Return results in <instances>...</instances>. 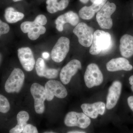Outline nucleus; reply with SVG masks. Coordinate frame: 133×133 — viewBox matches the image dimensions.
Returning <instances> with one entry per match:
<instances>
[{"mask_svg": "<svg viewBox=\"0 0 133 133\" xmlns=\"http://www.w3.org/2000/svg\"><path fill=\"white\" fill-rule=\"evenodd\" d=\"M111 36L109 33L97 30L94 32L91 46L89 52L91 55H95L101 51L106 50L111 47Z\"/></svg>", "mask_w": 133, "mask_h": 133, "instance_id": "1", "label": "nucleus"}, {"mask_svg": "<svg viewBox=\"0 0 133 133\" xmlns=\"http://www.w3.org/2000/svg\"><path fill=\"white\" fill-rule=\"evenodd\" d=\"M116 8L115 3L107 2L97 13L96 19L101 28L108 29L111 28L113 22L111 16L115 12Z\"/></svg>", "mask_w": 133, "mask_h": 133, "instance_id": "2", "label": "nucleus"}, {"mask_svg": "<svg viewBox=\"0 0 133 133\" xmlns=\"http://www.w3.org/2000/svg\"><path fill=\"white\" fill-rule=\"evenodd\" d=\"M25 78L23 72L19 68H16L12 72L5 84L6 92L18 93L21 90Z\"/></svg>", "mask_w": 133, "mask_h": 133, "instance_id": "3", "label": "nucleus"}, {"mask_svg": "<svg viewBox=\"0 0 133 133\" xmlns=\"http://www.w3.org/2000/svg\"><path fill=\"white\" fill-rule=\"evenodd\" d=\"M103 75L97 65L91 63L87 67L84 79L86 85L91 88L101 84L103 81Z\"/></svg>", "mask_w": 133, "mask_h": 133, "instance_id": "4", "label": "nucleus"}, {"mask_svg": "<svg viewBox=\"0 0 133 133\" xmlns=\"http://www.w3.org/2000/svg\"><path fill=\"white\" fill-rule=\"evenodd\" d=\"M73 33L78 38V42L85 47H89L92 45L93 38V29L85 23H80L73 30Z\"/></svg>", "mask_w": 133, "mask_h": 133, "instance_id": "5", "label": "nucleus"}, {"mask_svg": "<svg viewBox=\"0 0 133 133\" xmlns=\"http://www.w3.org/2000/svg\"><path fill=\"white\" fill-rule=\"evenodd\" d=\"M30 92L34 99V107L36 112L42 114L45 110L44 102L46 99L45 88L37 83L32 84Z\"/></svg>", "mask_w": 133, "mask_h": 133, "instance_id": "6", "label": "nucleus"}, {"mask_svg": "<svg viewBox=\"0 0 133 133\" xmlns=\"http://www.w3.org/2000/svg\"><path fill=\"white\" fill-rule=\"evenodd\" d=\"M45 89L46 99L48 101H52L55 96L59 98H64L68 94L66 88L61 82L53 79L46 83Z\"/></svg>", "mask_w": 133, "mask_h": 133, "instance_id": "7", "label": "nucleus"}, {"mask_svg": "<svg viewBox=\"0 0 133 133\" xmlns=\"http://www.w3.org/2000/svg\"><path fill=\"white\" fill-rule=\"evenodd\" d=\"M70 41L67 37H61L52 48L51 57L52 60L56 63H60L66 57L70 50Z\"/></svg>", "mask_w": 133, "mask_h": 133, "instance_id": "8", "label": "nucleus"}, {"mask_svg": "<svg viewBox=\"0 0 133 133\" xmlns=\"http://www.w3.org/2000/svg\"><path fill=\"white\" fill-rule=\"evenodd\" d=\"M65 125L69 127H78L85 129L90 125L91 121L84 113L71 111L66 114L64 120Z\"/></svg>", "mask_w": 133, "mask_h": 133, "instance_id": "9", "label": "nucleus"}, {"mask_svg": "<svg viewBox=\"0 0 133 133\" xmlns=\"http://www.w3.org/2000/svg\"><path fill=\"white\" fill-rule=\"evenodd\" d=\"M81 67V62L78 59H72L61 70L59 77L62 83L65 85L69 84L72 77Z\"/></svg>", "mask_w": 133, "mask_h": 133, "instance_id": "10", "label": "nucleus"}, {"mask_svg": "<svg viewBox=\"0 0 133 133\" xmlns=\"http://www.w3.org/2000/svg\"><path fill=\"white\" fill-rule=\"evenodd\" d=\"M21 29L23 33H28L29 38L32 41L37 39L41 35L44 34L46 30L44 26L34 21L23 22L21 24Z\"/></svg>", "mask_w": 133, "mask_h": 133, "instance_id": "11", "label": "nucleus"}, {"mask_svg": "<svg viewBox=\"0 0 133 133\" xmlns=\"http://www.w3.org/2000/svg\"><path fill=\"white\" fill-rule=\"evenodd\" d=\"M19 61L23 69L27 71H31L35 64L33 52L29 47L19 48L17 50Z\"/></svg>", "mask_w": 133, "mask_h": 133, "instance_id": "12", "label": "nucleus"}, {"mask_svg": "<svg viewBox=\"0 0 133 133\" xmlns=\"http://www.w3.org/2000/svg\"><path fill=\"white\" fill-rule=\"evenodd\" d=\"M122 84L120 81H115L112 83L108 90L107 98L106 107L111 109L116 106L121 94Z\"/></svg>", "mask_w": 133, "mask_h": 133, "instance_id": "13", "label": "nucleus"}, {"mask_svg": "<svg viewBox=\"0 0 133 133\" xmlns=\"http://www.w3.org/2000/svg\"><path fill=\"white\" fill-rule=\"evenodd\" d=\"M81 108L86 115L91 118L96 119L99 115H103L104 114L105 105L104 102L99 101L93 104H83Z\"/></svg>", "mask_w": 133, "mask_h": 133, "instance_id": "14", "label": "nucleus"}, {"mask_svg": "<svg viewBox=\"0 0 133 133\" xmlns=\"http://www.w3.org/2000/svg\"><path fill=\"white\" fill-rule=\"evenodd\" d=\"M79 22V17L76 13L70 11L59 16L55 21L56 28L58 31L63 30V26L65 23H69L73 26L77 25Z\"/></svg>", "mask_w": 133, "mask_h": 133, "instance_id": "15", "label": "nucleus"}, {"mask_svg": "<svg viewBox=\"0 0 133 133\" xmlns=\"http://www.w3.org/2000/svg\"><path fill=\"white\" fill-rule=\"evenodd\" d=\"M107 69L109 71L115 72L120 70L129 71L133 69V66L129 61L124 57L113 58L106 64Z\"/></svg>", "mask_w": 133, "mask_h": 133, "instance_id": "16", "label": "nucleus"}, {"mask_svg": "<svg viewBox=\"0 0 133 133\" xmlns=\"http://www.w3.org/2000/svg\"><path fill=\"white\" fill-rule=\"evenodd\" d=\"M36 70L39 77L48 79L56 78L58 75V71L56 69L48 68L44 59L41 58H38L36 62Z\"/></svg>", "mask_w": 133, "mask_h": 133, "instance_id": "17", "label": "nucleus"}, {"mask_svg": "<svg viewBox=\"0 0 133 133\" xmlns=\"http://www.w3.org/2000/svg\"><path fill=\"white\" fill-rule=\"evenodd\" d=\"M119 49L122 56L127 58L133 55V37L125 34L122 36L120 41Z\"/></svg>", "mask_w": 133, "mask_h": 133, "instance_id": "18", "label": "nucleus"}, {"mask_svg": "<svg viewBox=\"0 0 133 133\" xmlns=\"http://www.w3.org/2000/svg\"><path fill=\"white\" fill-rule=\"evenodd\" d=\"M17 124L15 127L10 129L9 133H22L24 130L27 122L29 119V115L27 112L21 111L18 113L17 115Z\"/></svg>", "mask_w": 133, "mask_h": 133, "instance_id": "19", "label": "nucleus"}, {"mask_svg": "<svg viewBox=\"0 0 133 133\" xmlns=\"http://www.w3.org/2000/svg\"><path fill=\"white\" fill-rule=\"evenodd\" d=\"M57 0H47L46 9L49 13L54 14L58 11L64 10L69 4V0H61L57 2Z\"/></svg>", "mask_w": 133, "mask_h": 133, "instance_id": "20", "label": "nucleus"}, {"mask_svg": "<svg viewBox=\"0 0 133 133\" xmlns=\"http://www.w3.org/2000/svg\"><path fill=\"white\" fill-rule=\"evenodd\" d=\"M24 14L16 11L13 8L9 7L5 9V19L9 23H14L21 21L24 18Z\"/></svg>", "mask_w": 133, "mask_h": 133, "instance_id": "21", "label": "nucleus"}, {"mask_svg": "<svg viewBox=\"0 0 133 133\" xmlns=\"http://www.w3.org/2000/svg\"><path fill=\"white\" fill-rule=\"evenodd\" d=\"M95 13L92 8L90 6H85L79 10V16L84 20H90L93 17Z\"/></svg>", "mask_w": 133, "mask_h": 133, "instance_id": "22", "label": "nucleus"}, {"mask_svg": "<svg viewBox=\"0 0 133 133\" xmlns=\"http://www.w3.org/2000/svg\"><path fill=\"white\" fill-rule=\"evenodd\" d=\"M10 109V105L7 99L2 95H0V112L6 113Z\"/></svg>", "mask_w": 133, "mask_h": 133, "instance_id": "23", "label": "nucleus"}, {"mask_svg": "<svg viewBox=\"0 0 133 133\" xmlns=\"http://www.w3.org/2000/svg\"><path fill=\"white\" fill-rule=\"evenodd\" d=\"M107 0H96L92 5L90 6L91 7L95 13H97L104 6L107 2Z\"/></svg>", "mask_w": 133, "mask_h": 133, "instance_id": "24", "label": "nucleus"}, {"mask_svg": "<svg viewBox=\"0 0 133 133\" xmlns=\"http://www.w3.org/2000/svg\"><path fill=\"white\" fill-rule=\"evenodd\" d=\"M34 21L41 26H43L47 23V19L44 15H39L36 17Z\"/></svg>", "mask_w": 133, "mask_h": 133, "instance_id": "25", "label": "nucleus"}, {"mask_svg": "<svg viewBox=\"0 0 133 133\" xmlns=\"http://www.w3.org/2000/svg\"><path fill=\"white\" fill-rule=\"evenodd\" d=\"M10 30L9 25L6 23L3 22L1 20L0 21V35L7 34L8 33Z\"/></svg>", "mask_w": 133, "mask_h": 133, "instance_id": "26", "label": "nucleus"}, {"mask_svg": "<svg viewBox=\"0 0 133 133\" xmlns=\"http://www.w3.org/2000/svg\"><path fill=\"white\" fill-rule=\"evenodd\" d=\"M22 133H38V130L35 127L31 124H27Z\"/></svg>", "mask_w": 133, "mask_h": 133, "instance_id": "27", "label": "nucleus"}, {"mask_svg": "<svg viewBox=\"0 0 133 133\" xmlns=\"http://www.w3.org/2000/svg\"><path fill=\"white\" fill-rule=\"evenodd\" d=\"M127 102L129 106L133 112V96L129 97L127 99Z\"/></svg>", "mask_w": 133, "mask_h": 133, "instance_id": "28", "label": "nucleus"}, {"mask_svg": "<svg viewBox=\"0 0 133 133\" xmlns=\"http://www.w3.org/2000/svg\"><path fill=\"white\" fill-rule=\"evenodd\" d=\"M49 54L48 52H44L42 54V57L44 59H48L49 57Z\"/></svg>", "mask_w": 133, "mask_h": 133, "instance_id": "29", "label": "nucleus"}, {"mask_svg": "<svg viewBox=\"0 0 133 133\" xmlns=\"http://www.w3.org/2000/svg\"><path fill=\"white\" fill-rule=\"evenodd\" d=\"M129 84L131 85V89L133 92V75L131 76L129 78Z\"/></svg>", "mask_w": 133, "mask_h": 133, "instance_id": "30", "label": "nucleus"}, {"mask_svg": "<svg viewBox=\"0 0 133 133\" xmlns=\"http://www.w3.org/2000/svg\"><path fill=\"white\" fill-rule=\"evenodd\" d=\"M67 133H86L85 132H83V131H71L68 132Z\"/></svg>", "mask_w": 133, "mask_h": 133, "instance_id": "31", "label": "nucleus"}, {"mask_svg": "<svg viewBox=\"0 0 133 133\" xmlns=\"http://www.w3.org/2000/svg\"><path fill=\"white\" fill-rule=\"evenodd\" d=\"M81 2L83 3L84 4L87 3L89 1V0H79Z\"/></svg>", "mask_w": 133, "mask_h": 133, "instance_id": "32", "label": "nucleus"}, {"mask_svg": "<svg viewBox=\"0 0 133 133\" xmlns=\"http://www.w3.org/2000/svg\"><path fill=\"white\" fill-rule=\"evenodd\" d=\"M15 2H16L20 1H22V0H13Z\"/></svg>", "mask_w": 133, "mask_h": 133, "instance_id": "33", "label": "nucleus"}, {"mask_svg": "<svg viewBox=\"0 0 133 133\" xmlns=\"http://www.w3.org/2000/svg\"><path fill=\"white\" fill-rule=\"evenodd\" d=\"M43 133H56L52 132H44Z\"/></svg>", "mask_w": 133, "mask_h": 133, "instance_id": "34", "label": "nucleus"}, {"mask_svg": "<svg viewBox=\"0 0 133 133\" xmlns=\"http://www.w3.org/2000/svg\"><path fill=\"white\" fill-rule=\"evenodd\" d=\"M90 1H91V2L93 3L95 1H96V0H90Z\"/></svg>", "mask_w": 133, "mask_h": 133, "instance_id": "35", "label": "nucleus"}, {"mask_svg": "<svg viewBox=\"0 0 133 133\" xmlns=\"http://www.w3.org/2000/svg\"></svg>", "mask_w": 133, "mask_h": 133, "instance_id": "36", "label": "nucleus"}]
</instances>
